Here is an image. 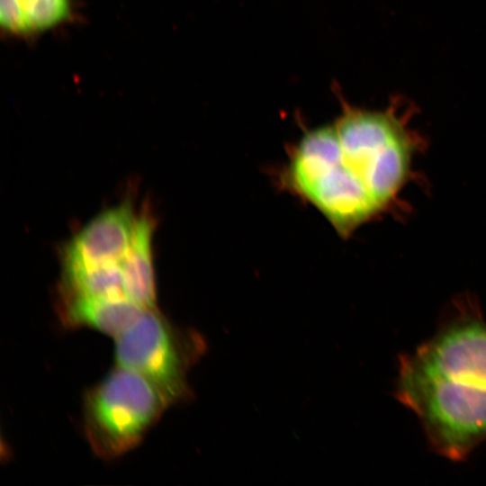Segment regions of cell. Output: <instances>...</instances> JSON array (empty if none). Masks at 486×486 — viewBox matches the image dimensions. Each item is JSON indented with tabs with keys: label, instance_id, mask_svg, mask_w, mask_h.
<instances>
[{
	"label": "cell",
	"instance_id": "cell-1",
	"mask_svg": "<svg viewBox=\"0 0 486 486\" xmlns=\"http://www.w3.org/2000/svg\"><path fill=\"white\" fill-rule=\"evenodd\" d=\"M341 104L333 122L296 143L283 183L347 237L395 205L421 140L410 124L413 111L399 97L379 111Z\"/></svg>",
	"mask_w": 486,
	"mask_h": 486
},
{
	"label": "cell",
	"instance_id": "cell-2",
	"mask_svg": "<svg viewBox=\"0 0 486 486\" xmlns=\"http://www.w3.org/2000/svg\"><path fill=\"white\" fill-rule=\"evenodd\" d=\"M395 398L418 418L431 449L462 462L486 441V389L429 374L399 356Z\"/></svg>",
	"mask_w": 486,
	"mask_h": 486
},
{
	"label": "cell",
	"instance_id": "cell-3",
	"mask_svg": "<svg viewBox=\"0 0 486 486\" xmlns=\"http://www.w3.org/2000/svg\"><path fill=\"white\" fill-rule=\"evenodd\" d=\"M170 405L147 378L116 366L85 394L83 426L88 444L101 458L121 456L140 443Z\"/></svg>",
	"mask_w": 486,
	"mask_h": 486
},
{
	"label": "cell",
	"instance_id": "cell-4",
	"mask_svg": "<svg viewBox=\"0 0 486 486\" xmlns=\"http://www.w3.org/2000/svg\"><path fill=\"white\" fill-rule=\"evenodd\" d=\"M193 330L179 328L158 310H144L115 337L116 366L151 382L172 405L191 394L187 374L203 351Z\"/></svg>",
	"mask_w": 486,
	"mask_h": 486
},
{
	"label": "cell",
	"instance_id": "cell-5",
	"mask_svg": "<svg viewBox=\"0 0 486 486\" xmlns=\"http://www.w3.org/2000/svg\"><path fill=\"white\" fill-rule=\"evenodd\" d=\"M406 358L421 370L486 389V320L474 299L454 301L435 333Z\"/></svg>",
	"mask_w": 486,
	"mask_h": 486
},
{
	"label": "cell",
	"instance_id": "cell-6",
	"mask_svg": "<svg viewBox=\"0 0 486 486\" xmlns=\"http://www.w3.org/2000/svg\"><path fill=\"white\" fill-rule=\"evenodd\" d=\"M137 217L129 200L99 213L65 248L64 267L120 264L131 244Z\"/></svg>",
	"mask_w": 486,
	"mask_h": 486
},
{
	"label": "cell",
	"instance_id": "cell-7",
	"mask_svg": "<svg viewBox=\"0 0 486 486\" xmlns=\"http://www.w3.org/2000/svg\"><path fill=\"white\" fill-rule=\"evenodd\" d=\"M144 310L128 298H94L60 292L58 313L67 328H89L114 338Z\"/></svg>",
	"mask_w": 486,
	"mask_h": 486
},
{
	"label": "cell",
	"instance_id": "cell-8",
	"mask_svg": "<svg viewBox=\"0 0 486 486\" xmlns=\"http://www.w3.org/2000/svg\"><path fill=\"white\" fill-rule=\"evenodd\" d=\"M155 220L147 210L137 217L133 238L120 263L126 297L144 310L157 309L152 254Z\"/></svg>",
	"mask_w": 486,
	"mask_h": 486
},
{
	"label": "cell",
	"instance_id": "cell-9",
	"mask_svg": "<svg viewBox=\"0 0 486 486\" xmlns=\"http://www.w3.org/2000/svg\"><path fill=\"white\" fill-rule=\"evenodd\" d=\"M70 15L69 0H1L0 22L14 34L41 32Z\"/></svg>",
	"mask_w": 486,
	"mask_h": 486
},
{
	"label": "cell",
	"instance_id": "cell-10",
	"mask_svg": "<svg viewBox=\"0 0 486 486\" xmlns=\"http://www.w3.org/2000/svg\"><path fill=\"white\" fill-rule=\"evenodd\" d=\"M60 292L94 298H127L120 264L64 267Z\"/></svg>",
	"mask_w": 486,
	"mask_h": 486
}]
</instances>
